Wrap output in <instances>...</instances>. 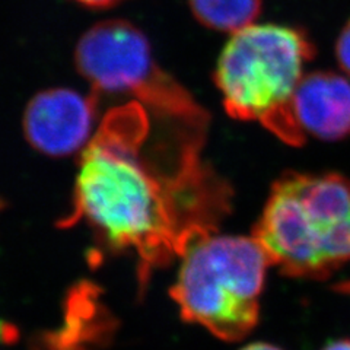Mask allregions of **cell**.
Returning a JSON list of instances; mask_svg holds the SVG:
<instances>
[{
    "instance_id": "obj_7",
    "label": "cell",
    "mask_w": 350,
    "mask_h": 350,
    "mask_svg": "<svg viewBox=\"0 0 350 350\" xmlns=\"http://www.w3.org/2000/svg\"><path fill=\"white\" fill-rule=\"evenodd\" d=\"M304 136L338 140L350 136V82L333 72L304 75L293 96Z\"/></svg>"
},
{
    "instance_id": "obj_4",
    "label": "cell",
    "mask_w": 350,
    "mask_h": 350,
    "mask_svg": "<svg viewBox=\"0 0 350 350\" xmlns=\"http://www.w3.org/2000/svg\"><path fill=\"white\" fill-rule=\"evenodd\" d=\"M270 266L254 237L204 234L181 254L171 295L185 321L237 342L258 321L260 295Z\"/></svg>"
},
{
    "instance_id": "obj_2",
    "label": "cell",
    "mask_w": 350,
    "mask_h": 350,
    "mask_svg": "<svg viewBox=\"0 0 350 350\" xmlns=\"http://www.w3.org/2000/svg\"><path fill=\"white\" fill-rule=\"evenodd\" d=\"M253 237L284 275L330 276L350 261V181L337 174L283 175Z\"/></svg>"
},
{
    "instance_id": "obj_5",
    "label": "cell",
    "mask_w": 350,
    "mask_h": 350,
    "mask_svg": "<svg viewBox=\"0 0 350 350\" xmlns=\"http://www.w3.org/2000/svg\"><path fill=\"white\" fill-rule=\"evenodd\" d=\"M75 62L96 96L130 95L144 107L187 123L203 120L202 109L158 68L148 40L129 22L107 21L86 31L76 46Z\"/></svg>"
},
{
    "instance_id": "obj_6",
    "label": "cell",
    "mask_w": 350,
    "mask_h": 350,
    "mask_svg": "<svg viewBox=\"0 0 350 350\" xmlns=\"http://www.w3.org/2000/svg\"><path fill=\"white\" fill-rule=\"evenodd\" d=\"M96 95L73 90L44 91L29 101L24 114V133L38 152L66 157L83 150L94 136Z\"/></svg>"
},
{
    "instance_id": "obj_12",
    "label": "cell",
    "mask_w": 350,
    "mask_h": 350,
    "mask_svg": "<svg viewBox=\"0 0 350 350\" xmlns=\"http://www.w3.org/2000/svg\"><path fill=\"white\" fill-rule=\"evenodd\" d=\"M241 350H282V349L269 343H251Z\"/></svg>"
},
{
    "instance_id": "obj_9",
    "label": "cell",
    "mask_w": 350,
    "mask_h": 350,
    "mask_svg": "<svg viewBox=\"0 0 350 350\" xmlns=\"http://www.w3.org/2000/svg\"><path fill=\"white\" fill-rule=\"evenodd\" d=\"M336 56L340 68L350 76V22L343 28L336 44Z\"/></svg>"
},
{
    "instance_id": "obj_8",
    "label": "cell",
    "mask_w": 350,
    "mask_h": 350,
    "mask_svg": "<svg viewBox=\"0 0 350 350\" xmlns=\"http://www.w3.org/2000/svg\"><path fill=\"white\" fill-rule=\"evenodd\" d=\"M262 0H189L200 24L231 34L254 24Z\"/></svg>"
},
{
    "instance_id": "obj_10",
    "label": "cell",
    "mask_w": 350,
    "mask_h": 350,
    "mask_svg": "<svg viewBox=\"0 0 350 350\" xmlns=\"http://www.w3.org/2000/svg\"><path fill=\"white\" fill-rule=\"evenodd\" d=\"M76 2L90 8H108L111 5H116L120 0H76Z\"/></svg>"
},
{
    "instance_id": "obj_1",
    "label": "cell",
    "mask_w": 350,
    "mask_h": 350,
    "mask_svg": "<svg viewBox=\"0 0 350 350\" xmlns=\"http://www.w3.org/2000/svg\"><path fill=\"white\" fill-rule=\"evenodd\" d=\"M146 108H113L82 150L69 224L90 225L114 250L133 251L142 279L209 234L225 211L221 189L207 180L197 148L185 150L172 175L161 172L144 150Z\"/></svg>"
},
{
    "instance_id": "obj_3",
    "label": "cell",
    "mask_w": 350,
    "mask_h": 350,
    "mask_svg": "<svg viewBox=\"0 0 350 350\" xmlns=\"http://www.w3.org/2000/svg\"><path fill=\"white\" fill-rule=\"evenodd\" d=\"M312 54L308 38L291 27L253 24L234 32L215 72L229 116L301 145L305 136L295 118L293 96Z\"/></svg>"
},
{
    "instance_id": "obj_11",
    "label": "cell",
    "mask_w": 350,
    "mask_h": 350,
    "mask_svg": "<svg viewBox=\"0 0 350 350\" xmlns=\"http://www.w3.org/2000/svg\"><path fill=\"white\" fill-rule=\"evenodd\" d=\"M321 350H350V340H347V338H343V340H334L332 343H328Z\"/></svg>"
}]
</instances>
